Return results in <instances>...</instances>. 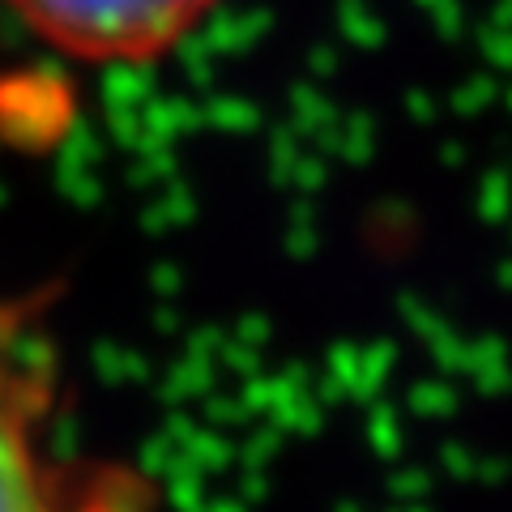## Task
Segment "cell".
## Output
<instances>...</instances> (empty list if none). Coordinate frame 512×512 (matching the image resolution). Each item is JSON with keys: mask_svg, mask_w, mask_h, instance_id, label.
I'll return each mask as SVG.
<instances>
[{"mask_svg": "<svg viewBox=\"0 0 512 512\" xmlns=\"http://www.w3.org/2000/svg\"><path fill=\"white\" fill-rule=\"evenodd\" d=\"M60 291L0 295V512H158L150 474L56 440L60 355L47 316Z\"/></svg>", "mask_w": 512, "mask_h": 512, "instance_id": "1", "label": "cell"}, {"mask_svg": "<svg viewBox=\"0 0 512 512\" xmlns=\"http://www.w3.org/2000/svg\"><path fill=\"white\" fill-rule=\"evenodd\" d=\"M30 35L82 64H154L222 0H5Z\"/></svg>", "mask_w": 512, "mask_h": 512, "instance_id": "2", "label": "cell"}]
</instances>
